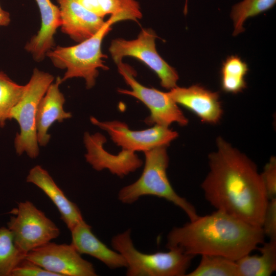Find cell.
Returning <instances> with one entry per match:
<instances>
[{
  "label": "cell",
  "mask_w": 276,
  "mask_h": 276,
  "mask_svg": "<svg viewBox=\"0 0 276 276\" xmlns=\"http://www.w3.org/2000/svg\"><path fill=\"white\" fill-rule=\"evenodd\" d=\"M197 267L187 276H239L236 261L218 255H202Z\"/></svg>",
  "instance_id": "obj_22"
},
{
  "label": "cell",
  "mask_w": 276,
  "mask_h": 276,
  "mask_svg": "<svg viewBox=\"0 0 276 276\" xmlns=\"http://www.w3.org/2000/svg\"><path fill=\"white\" fill-rule=\"evenodd\" d=\"M26 181L36 185L50 198L70 231L84 220L77 204L66 197L48 172L40 166H35L30 170Z\"/></svg>",
  "instance_id": "obj_16"
},
{
  "label": "cell",
  "mask_w": 276,
  "mask_h": 276,
  "mask_svg": "<svg viewBox=\"0 0 276 276\" xmlns=\"http://www.w3.org/2000/svg\"><path fill=\"white\" fill-rule=\"evenodd\" d=\"M87 10L107 20L111 25L120 21H137L142 17L140 5L135 0H75Z\"/></svg>",
  "instance_id": "obj_19"
},
{
  "label": "cell",
  "mask_w": 276,
  "mask_h": 276,
  "mask_svg": "<svg viewBox=\"0 0 276 276\" xmlns=\"http://www.w3.org/2000/svg\"><path fill=\"white\" fill-rule=\"evenodd\" d=\"M61 19V30L79 43L98 33L106 24L75 0H57Z\"/></svg>",
  "instance_id": "obj_14"
},
{
  "label": "cell",
  "mask_w": 276,
  "mask_h": 276,
  "mask_svg": "<svg viewBox=\"0 0 276 276\" xmlns=\"http://www.w3.org/2000/svg\"><path fill=\"white\" fill-rule=\"evenodd\" d=\"M106 141V138L100 133L84 134V143L87 150L85 157L94 169H107L112 174L122 177L142 166L143 162L135 152L122 149L117 155L107 152L103 146Z\"/></svg>",
  "instance_id": "obj_12"
},
{
  "label": "cell",
  "mask_w": 276,
  "mask_h": 276,
  "mask_svg": "<svg viewBox=\"0 0 276 276\" xmlns=\"http://www.w3.org/2000/svg\"><path fill=\"white\" fill-rule=\"evenodd\" d=\"M265 237L261 227L216 210L172 228L166 247L194 257L218 255L237 261L258 249Z\"/></svg>",
  "instance_id": "obj_2"
},
{
  "label": "cell",
  "mask_w": 276,
  "mask_h": 276,
  "mask_svg": "<svg viewBox=\"0 0 276 276\" xmlns=\"http://www.w3.org/2000/svg\"><path fill=\"white\" fill-rule=\"evenodd\" d=\"M91 227L84 220L71 230V244L80 254L91 256L103 262L110 269L126 267L123 257L118 251L109 248L91 232Z\"/></svg>",
  "instance_id": "obj_18"
},
{
  "label": "cell",
  "mask_w": 276,
  "mask_h": 276,
  "mask_svg": "<svg viewBox=\"0 0 276 276\" xmlns=\"http://www.w3.org/2000/svg\"><path fill=\"white\" fill-rule=\"evenodd\" d=\"M261 228L269 240H276V198L269 200Z\"/></svg>",
  "instance_id": "obj_28"
},
{
  "label": "cell",
  "mask_w": 276,
  "mask_h": 276,
  "mask_svg": "<svg viewBox=\"0 0 276 276\" xmlns=\"http://www.w3.org/2000/svg\"><path fill=\"white\" fill-rule=\"evenodd\" d=\"M16 245L13 235L8 227H0V276H10L13 269L25 258Z\"/></svg>",
  "instance_id": "obj_23"
},
{
  "label": "cell",
  "mask_w": 276,
  "mask_h": 276,
  "mask_svg": "<svg viewBox=\"0 0 276 276\" xmlns=\"http://www.w3.org/2000/svg\"><path fill=\"white\" fill-rule=\"evenodd\" d=\"M25 85L17 84L4 72L0 71V127L10 120L12 109L19 101L24 94Z\"/></svg>",
  "instance_id": "obj_24"
},
{
  "label": "cell",
  "mask_w": 276,
  "mask_h": 276,
  "mask_svg": "<svg viewBox=\"0 0 276 276\" xmlns=\"http://www.w3.org/2000/svg\"><path fill=\"white\" fill-rule=\"evenodd\" d=\"M216 143L201 183L205 199L217 210L261 227L269 199L256 164L221 136Z\"/></svg>",
  "instance_id": "obj_1"
},
{
  "label": "cell",
  "mask_w": 276,
  "mask_h": 276,
  "mask_svg": "<svg viewBox=\"0 0 276 276\" xmlns=\"http://www.w3.org/2000/svg\"><path fill=\"white\" fill-rule=\"evenodd\" d=\"M60 77L49 86L41 99L38 108L36 117L37 137L38 144L45 146L49 143L51 135L48 130L56 121L62 122L72 117L71 112L63 109L65 98L59 89L62 83Z\"/></svg>",
  "instance_id": "obj_17"
},
{
  "label": "cell",
  "mask_w": 276,
  "mask_h": 276,
  "mask_svg": "<svg viewBox=\"0 0 276 276\" xmlns=\"http://www.w3.org/2000/svg\"><path fill=\"white\" fill-rule=\"evenodd\" d=\"M10 276H58L24 258L15 266Z\"/></svg>",
  "instance_id": "obj_26"
},
{
  "label": "cell",
  "mask_w": 276,
  "mask_h": 276,
  "mask_svg": "<svg viewBox=\"0 0 276 276\" xmlns=\"http://www.w3.org/2000/svg\"><path fill=\"white\" fill-rule=\"evenodd\" d=\"M157 37L150 29H143L133 40L117 38L112 40L109 51L116 64L124 57L135 58L145 64L158 76L162 87L171 89L177 86V71L158 53L155 45Z\"/></svg>",
  "instance_id": "obj_7"
},
{
  "label": "cell",
  "mask_w": 276,
  "mask_h": 276,
  "mask_svg": "<svg viewBox=\"0 0 276 276\" xmlns=\"http://www.w3.org/2000/svg\"><path fill=\"white\" fill-rule=\"evenodd\" d=\"M11 22L10 13L4 10L0 5V27L8 26Z\"/></svg>",
  "instance_id": "obj_29"
},
{
  "label": "cell",
  "mask_w": 276,
  "mask_h": 276,
  "mask_svg": "<svg viewBox=\"0 0 276 276\" xmlns=\"http://www.w3.org/2000/svg\"><path fill=\"white\" fill-rule=\"evenodd\" d=\"M25 258L58 276H96L93 265L71 243L51 241L28 252Z\"/></svg>",
  "instance_id": "obj_10"
},
{
  "label": "cell",
  "mask_w": 276,
  "mask_h": 276,
  "mask_svg": "<svg viewBox=\"0 0 276 276\" xmlns=\"http://www.w3.org/2000/svg\"><path fill=\"white\" fill-rule=\"evenodd\" d=\"M275 3L276 0H243L234 5L231 12L234 25L233 35L244 31L243 25L248 18L271 9Z\"/></svg>",
  "instance_id": "obj_25"
},
{
  "label": "cell",
  "mask_w": 276,
  "mask_h": 276,
  "mask_svg": "<svg viewBox=\"0 0 276 276\" xmlns=\"http://www.w3.org/2000/svg\"><path fill=\"white\" fill-rule=\"evenodd\" d=\"M167 147L159 146L144 152L145 163L142 175L136 181L120 190L118 199L123 203L131 204L145 195L164 198L181 209L190 221L193 220L198 216L195 208L176 193L168 178Z\"/></svg>",
  "instance_id": "obj_3"
},
{
  "label": "cell",
  "mask_w": 276,
  "mask_h": 276,
  "mask_svg": "<svg viewBox=\"0 0 276 276\" xmlns=\"http://www.w3.org/2000/svg\"><path fill=\"white\" fill-rule=\"evenodd\" d=\"M13 214L7 227L16 245L26 255L60 235L57 225L30 201L20 202Z\"/></svg>",
  "instance_id": "obj_9"
},
{
  "label": "cell",
  "mask_w": 276,
  "mask_h": 276,
  "mask_svg": "<svg viewBox=\"0 0 276 276\" xmlns=\"http://www.w3.org/2000/svg\"><path fill=\"white\" fill-rule=\"evenodd\" d=\"M248 71L247 64L238 56L228 57L221 70V85L226 93L237 94L246 87L245 76Z\"/></svg>",
  "instance_id": "obj_21"
},
{
  "label": "cell",
  "mask_w": 276,
  "mask_h": 276,
  "mask_svg": "<svg viewBox=\"0 0 276 276\" xmlns=\"http://www.w3.org/2000/svg\"><path fill=\"white\" fill-rule=\"evenodd\" d=\"M90 120L93 124L108 132L113 142L122 149L133 152L168 146L178 136L176 131L169 127L158 125L145 130H132L126 123L119 121L102 122L93 117Z\"/></svg>",
  "instance_id": "obj_11"
},
{
  "label": "cell",
  "mask_w": 276,
  "mask_h": 276,
  "mask_svg": "<svg viewBox=\"0 0 276 276\" xmlns=\"http://www.w3.org/2000/svg\"><path fill=\"white\" fill-rule=\"evenodd\" d=\"M168 93L176 103L192 111L202 122L212 124L220 122L223 109L218 92L195 84L188 87L177 86Z\"/></svg>",
  "instance_id": "obj_13"
},
{
  "label": "cell",
  "mask_w": 276,
  "mask_h": 276,
  "mask_svg": "<svg viewBox=\"0 0 276 276\" xmlns=\"http://www.w3.org/2000/svg\"><path fill=\"white\" fill-rule=\"evenodd\" d=\"M54 77L49 73L35 68L25 88L21 98L12 109L10 120L18 123L20 132L14 139L16 153H23L32 158L39 154V144L37 137L36 117L39 103Z\"/></svg>",
  "instance_id": "obj_6"
},
{
  "label": "cell",
  "mask_w": 276,
  "mask_h": 276,
  "mask_svg": "<svg viewBox=\"0 0 276 276\" xmlns=\"http://www.w3.org/2000/svg\"><path fill=\"white\" fill-rule=\"evenodd\" d=\"M117 65L119 73L131 89H119L118 92L133 97L146 106L150 112V116L145 120L146 124L166 127L173 123L182 126L188 124V119L168 92L143 85L135 79L136 73L130 66L122 61Z\"/></svg>",
  "instance_id": "obj_8"
},
{
  "label": "cell",
  "mask_w": 276,
  "mask_h": 276,
  "mask_svg": "<svg viewBox=\"0 0 276 276\" xmlns=\"http://www.w3.org/2000/svg\"><path fill=\"white\" fill-rule=\"evenodd\" d=\"M262 245L260 255L249 254L236 261L239 276H270L276 270V240Z\"/></svg>",
  "instance_id": "obj_20"
},
{
  "label": "cell",
  "mask_w": 276,
  "mask_h": 276,
  "mask_svg": "<svg viewBox=\"0 0 276 276\" xmlns=\"http://www.w3.org/2000/svg\"><path fill=\"white\" fill-rule=\"evenodd\" d=\"M130 229L113 237L112 248L125 260L129 276H184L194 256L178 249L145 254L133 245Z\"/></svg>",
  "instance_id": "obj_5"
},
{
  "label": "cell",
  "mask_w": 276,
  "mask_h": 276,
  "mask_svg": "<svg viewBox=\"0 0 276 276\" xmlns=\"http://www.w3.org/2000/svg\"><path fill=\"white\" fill-rule=\"evenodd\" d=\"M111 26L107 20L106 25L89 38L71 47H54L47 53L46 56L55 67L66 70L61 83L69 79L82 78L85 79L87 89L95 85L98 69H109L103 59L107 56L102 53V44Z\"/></svg>",
  "instance_id": "obj_4"
},
{
  "label": "cell",
  "mask_w": 276,
  "mask_h": 276,
  "mask_svg": "<svg viewBox=\"0 0 276 276\" xmlns=\"http://www.w3.org/2000/svg\"><path fill=\"white\" fill-rule=\"evenodd\" d=\"M268 199L276 198V158L271 156L260 173Z\"/></svg>",
  "instance_id": "obj_27"
},
{
  "label": "cell",
  "mask_w": 276,
  "mask_h": 276,
  "mask_svg": "<svg viewBox=\"0 0 276 276\" xmlns=\"http://www.w3.org/2000/svg\"><path fill=\"white\" fill-rule=\"evenodd\" d=\"M35 1L40 14L41 26L37 33L26 43L25 49L35 61L40 62L54 48V36L61 25V19L59 7L50 0Z\"/></svg>",
  "instance_id": "obj_15"
}]
</instances>
